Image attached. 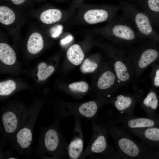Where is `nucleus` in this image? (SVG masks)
<instances>
[{
	"mask_svg": "<svg viewBox=\"0 0 159 159\" xmlns=\"http://www.w3.org/2000/svg\"><path fill=\"white\" fill-rule=\"evenodd\" d=\"M103 122L106 125L108 134L114 140L118 151L128 159L159 158L156 151L143 143L134 140L128 132L118 126L112 117H105Z\"/></svg>",
	"mask_w": 159,
	"mask_h": 159,
	"instance_id": "1",
	"label": "nucleus"
},
{
	"mask_svg": "<svg viewBox=\"0 0 159 159\" xmlns=\"http://www.w3.org/2000/svg\"><path fill=\"white\" fill-rule=\"evenodd\" d=\"M91 122L92 137L80 159H85L95 154H99L106 159H128L124 154L116 150L110 144L107 129L103 121H97L96 118L91 120Z\"/></svg>",
	"mask_w": 159,
	"mask_h": 159,
	"instance_id": "2",
	"label": "nucleus"
},
{
	"mask_svg": "<svg viewBox=\"0 0 159 159\" xmlns=\"http://www.w3.org/2000/svg\"><path fill=\"white\" fill-rule=\"evenodd\" d=\"M156 42L150 40L146 41L127 52L132 63L134 77L136 80L148 67L159 59V46Z\"/></svg>",
	"mask_w": 159,
	"mask_h": 159,
	"instance_id": "3",
	"label": "nucleus"
},
{
	"mask_svg": "<svg viewBox=\"0 0 159 159\" xmlns=\"http://www.w3.org/2000/svg\"><path fill=\"white\" fill-rule=\"evenodd\" d=\"M122 9L124 15L133 24L141 39H147L157 43L159 34L153 28L151 21L146 13L127 6H123Z\"/></svg>",
	"mask_w": 159,
	"mask_h": 159,
	"instance_id": "4",
	"label": "nucleus"
},
{
	"mask_svg": "<svg viewBox=\"0 0 159 159\" xmlns=\"http://www.w3.org/2000/svg\"><path fill=\"white\" fill-rule=\"evenodd\" d=\"M58 122L46 130L42 138V144L44 150L54 158H61L67 157L68 144L60 132Z\"/></svg>",
	"mask_w": 159,
	"mask_h": 159,
	"instance_id": "5",
	"label": "nucleus"
},
{
	"mask_svg": "<svg viewBox=\"0 0 159 159\" xmlns=\"http://www.w3.org/2000/svg\"><path fill=\"white\" fill-rule=\"evenodd\" d=\"M98 104L90 101L78 105H70L60 108L56 113L60 118L73 116L91 120L97 118L100 106Z\"/></svg>",
	"mask_w": 159,
	"mask_h": 159,
	"instance_id": "6",
	"label": "nucleus"
},
{
	"mask_svg": "<svg viewBox=\"0 0 159 159\" xmlns=\"http://www.w3.org/2000/svg\"><path fill=\"white\" fill-rule=\"evenodd\" d=\"M38 112H28L24 122L16 133V140L18 148L21 151L29 148L32 140L34 123Z\"/></svg>",
	"mask_w": 159,
	"mask_h": 159,
	"instance_id": "7",
	"label": "nucleus"
},
{
	"mask_svg": "<svg viewBox=\"0 0 159 159\" xmlns=\"http://www.w3.org/2000/svg\"><path fill=\"white\" fill-rule=\"evenodd\" d=\"M74 126L72 137L67 149V157L80 159L84 151V138L81 125V118L74 117Z\"/></svg>",
	"mask_w": 159,
	"mask_h": 159,
	"instance_id": "8",
	"label": "nucleus"
},
{
	"mask_svg": "<svg viewBox=\"0 0 159 159\" xmlns=\"http://www.w3.org/2000/svg\"><path fill=\"white\" fill-rule=\"evenodd\" d=\"M28 112L8 110L3 112L1 122L4 133L11 135L16 133L22 125Z\"/></svg>",
	"mask_w": 159,
	"mask_h": 159,
	"instance_id": "9",
	"label": "nucleus"
},
{
	"mask_svg": "<svg viewBox=\"0 0 159 159\" xmlns=\"http://www.w3.org/2000/svg\"><path fill=\"white\" fill-rule=\"evenodd\" d=\"M116 122L124 127L131 129L159 127V119L140 117L117 113L116 115Z\"/></svg>",
	"mask_w": 159,
	"mask_h": 159,
	"instance_id": "10",
	"label": "nucleus"
},
{
	"mask_svg": "<svg viewBox=\"0 0 159 159\" xmlns=\"http://www.w3.org/2000/svg\"><path fill=\"white\" fill-rule=\"evenodd\" d=\"M122 128L140 138L149 147H159V127L131 129L123 126Z\"/></svg>",
	"mask_w": 159,
	"mask_h": 159,
	"instance_id": "11",
	"label": "nucleus"
},
{
	"mask_svg": "<svg viewBox=\"0 0 159 159\" xmlns=\"http://www.w3.org/2000/svg\"><path fill=\"white\" fill-rule=\"evenodd\" d=\"M138 100L135 95L120 94L112 101L118 113L130 115H133L135 107Z\"/></svg>",
	"mask_w": 159,
	"mask_h": 159,
	"instance_id": "12",
	"label": "nucleus"
},
{
	"mask_svg": "<svg viewBox=\"0 0 159 159\" xmlns=\"http://www.w3.org/2000/svg\"><path fill=\"white\" fill-rule=\"evenodd\" d=\"M155 89L152 88L141 101L140 107L148 117L159 119L156 111L159 104L158 95Z\"/></svg>",
	"mask_w": 159,
	"mask_h": 159,
	"instance_id": "13",
	"label": "nucleus"
},
{
	"mask_svg": "<svg viewBox=\"0 0 159 159\" xmlns=\"http://www.w3.org/2000/svg\"><path fill=\"white\" fill-rule=\"evenodd\" d=\"M110 15L104 9H94L87 11L84 14V19L87 23L94 24L106 21Z\"/></svg>",
	"mask_w": 159,
	"mask_h": 159,
	"instance_id": "14",
	"label": "nucleus"
},
{
	"mask_svg": "<svg viewBox=\"0 0 159 159\" xmlns=\"http://www.w3.org/2000/svg\"><path fill=\"white\" fill-rule=\"evenodd\" d=\"M144 12L149 16L153 25L159 26V0H147Z\"/></svg>",
	"mask_w": 159,
	"mask_h": 159,
	"instance_id": "15",
	"label": "nucleus"
},
{
	"mask_svg": "<svg viewBox=\"0 0 159 159\" xmlns=\"http://www.w3.org/2000/svg\"><path fill=\"white\" fill-rule=\"evenodd\" d=\"M27 46V50L30 53L35 54L39 53L44 47L42 36L38 32L32 34L29 37Z\"/></svg>",
	"mask_w": 159,
	"mask_h": 159,
	"instance_id": "16",
	"label": "nucleus"
},
{
	"mask_svg": "<svg viewBox=\"0 0 159 159\" xmlns=\"http://www.w3.org/2000/svg\"><path fill=\"white\" fill-rule=\"evenodd\" d=\"M0 60L4 64L9 65L13 64L16 61V56L14 51L5 43L0 44Z\"/></svg>",
	"mask_w": 159,
	"mask_h": 159,
	"instance_id": "17",
	"label": "nucleus"
},
{
	"mask_svg": "<svg viewBox=\"0 0 159 159\" xmlns=\"http://www.w3.org/2000/svg\"><path fill=\"white\" fill-rule=\"evenodd\" d=\"M116 79H117L115 74L110 70H106L99 78L97 84L98 87L102 90L109 89L115 84Z\"/></svg>",
	"mask_w": 159,
	"mask_h": 159,
	"instance_id": "18",
	"label": "nucleus"
},
{
	"mask_svg": "<svg viewBox=\"0 0 159 159\" xmlns=\"http://www.w3.org/2000/svg\"><path fill=\"white\" fill-rule=\"evenodd\" d=\"M67 55L68 59L75 65L80 64L84 58V54L80 46L77 44H74L68 50Z\"/></svg>",
	"mask_w": 159,
	"mask_h": 159,
	"instance_id": "19",
	"label": "nucleus"
},
{
	"mask_svg": "<svg viewBox=\"0 0 159 159\" xmlns=\"http://www.w3.org/2000/svg\"><path fill=\"white\" fill-rule=\"evenodd\" d=\"M62 14L59 10L50 9L46 10L42 13L40 19L44 23L52 24L59 21L61 18Z\"/></svg>",
	"mask_w": 159,
	"mask_h": 159,
	"instance_id": "20",
	"label": "nucleus"
},
{
	"mask_svg": "<svg viewBox=\"0 0 159 159\" xmlns=\"http://www.w3.org/2000/svg\"><path fill=\"white\" fill-rule=\"evenodd\" d=\"M15 15L9 8L4 6H0V22L3 24L9 25L15 20Z\"/></svg>",
	"mask_w": 159,
	"mask_h": 159,
	"instance_id": "21",
	"label": "nucleus"
},
{
	"mask_svg": "<svg viewBox=\"0 0 159 159\" xmlns=\"http://www.w3.org/2000/svg\"><path fill=\"white\" fill-rule=\"evenodd\" d=\"M38 72L37 76L39 80L43 81L46 80L53 72L55 68L52 66L47 67L45 62L40 63L38 66Z\"/></svg>",
	"mask_w": 159,
	"mask_h": 159,
	"instance_id": "22",
	"label": "nucleus"
},
{
	"mask_svg": "<svg viewBox=\"0 0 159 159\" xmlns=\"http://www.w3.org/2000/svg\"><path fill=\"white\" fill-rule=\"evenodd\" d=\"M16 85L13 80H9L0 82V95L1 96L9 95L16 89Z\"/></svg>",
	"mask_w": 159,
	"mask_h": 159,
	"instance_id": "23",
	"label": "nucleus"
},
{
	"mask_svg": "<svg viewBox=\"0 0 159 159\" xmlns=\"http://www.w3.org/2000/svg\"><path fill=\"white\" fill-rule=\"evenodd\" d=\"M69 88L73 92L84 93L88 91L89 86L86 82L82 81L69 84Z\"/></svg>",
	"mask_w": 159,
	"mask_h": 159,
	"instance_id": "24",
	"label": "nucleus"
},
{
	"mask_svg": "<svg viewBox=\"0 0 159 159\" xmlns=\"http://www.w3.org/2000/svg\"><path fill=\"white\" fill-rule=\"evenodd\" d=\"M150 78L153 88L159 90V65L154 64L152 66L150 74Z\"/></svg>",
	"mask_w": 159,
	"mask_h": 159,
	"instance_id": "25",
	"label": "nucleus"
},
{
	"mask_svg": "<svg viewBox=\"0 0 159 159\" xmlns=\"http://www.w3.org/2000/svg\"><path fill=\"white\" fill-rule=\"evenodd\" d=\"M97 66L96 63L87 59L85 60L81 65L80 69L84 73H91L95 71Z\"/></svg>",
	"mask_w": 159,
	"mask_h": 159,
	"instance_id": "26",
	"label": "nucleus"
},
{
	"mask_svg": "<svg viewBox=\"0 0 159 159\" xmlns=\"http://www.w3.org/2000/svg\"><path fill=\"white\" fill-rule=\"evenodd\" d=\"M63 26L61 25H58L52 27L50 29V33L51 36L53 38L58 37L62 32Z\"/></svg>",
	"mask_w": 159,
	"mask_h": 159,
	"instance_id": "27",
	"label": "nucleus"
},
{
	"mask_svg": "<svg viewBox=\"0 0 159 159\" xmlns=\"http://www.w3.org/2000/svg\"><path fill=\"white\" fill-rule=\"evenodd\" d=\"M72 37L71 35H69L66 37L64 39H62L61 42L62 44H65L69 42L72 40Z\"/></svg>",
	"mask_w": 159,
	"mask_h": 159,
	"instance_id": "28",
	"label": "nucleus"
},
{
	"mask_svg": "<svg viewBox=\"0 0 159 159\" xmlns=\"http://www.w3.org/2000/svg\"><path fill=\"white\" fill-rule=\"evenodd\" d=\"M16 5H19L24 2L25 0H11Z\"/></svg>",
	"mask_w": 159,
	"mask_h": 159,
	"instance_id": "29",
	"label": "nucleus"
},
{
	"mask_svg": "<svg viewBox=\"0 0 159 159\" xmlns=\"http://www.w3.org/2000/svg\"><path fill=\"white\" fill-rule=\"evenodd\" d=\"M156 151V154L158 156L159 158V147H158V150Z\"/></svg>",
	"mask_w": 159,
	"mask_h": 159,
	"instance_id": "30",
	"label": "nucleus"
},
{
	"mask_svg": "<svg viewBox=\"0 0 159 159\" xmlns=\"http://www.w3.org/2000/svg\"><path fill=\"white\" fill-rule=\"evenodd\" d=\"M157 43H158V45L159 46V40H158V42H157Z\"/></svg>",
	"mask_w": 159,
	"mask_h": 159,
	"instance_id": "31",
	"label": "nucleus"
},
{
	"mask_svg": "<svg viewBox=\"0 0 159 159\" xmlns=\"http://www.w3.org/2000/svg\"><path fill=\"white\" fill-rule=\"evenodd\" d=\"M158 64L159 65V59L158 60Z\"/></svg>",
	"mask_w": 159,
	"mask_h": 159,
	"instance_id": "32",
	"label": "nucleus"
},
{
	"mask_svg": "<svg viewBox=\"0 0 159 159\" xmlns=\"http://www.w3.org/2000/svg\"><path fill=\"white\" fill-rule=\"evenodd\" d=\"M158 98H159V94L158 95Z\"/></svg>",
	"mask_w": 159,
	"mask_h": 159,
	"instance_id": "33",
	"label": "nucleus"
}]
</instances>
